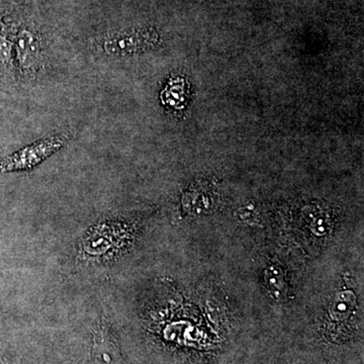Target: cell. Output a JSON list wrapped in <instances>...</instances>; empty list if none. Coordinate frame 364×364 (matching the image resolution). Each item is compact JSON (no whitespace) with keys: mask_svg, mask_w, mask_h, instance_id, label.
Masks as SVG:
<instances>
[{"mask_svg":"<svg viewBox=\"0 0 364 364\" xmlns=\"http://www.w3.org/2000/svg\"><path fill=\"white\" fill-rule=\"evenodd\" d=\"M130 240L128 224L108 220L87 231L79 243V255L87 262H108L117 258Z\"/></svg>","mask_w":364,"mask_h":364,"instance_id":"1","label":"cell"},{"mask_svg":"<svg viewBox=\"0 0 364 364\" xmlns=\"http://www.w3.org/2000/svg\"><path fill=\"white\" fill-rule=\"evenodd\" d=\"M68 134L56 135L49 138L35 142L30 145L26 146L23 149L10 155L0 163V171H28L55 154L62 149L68 142Z\"/></svg>","mask_w":364,"mask_h":364,"instance_id":"2","label":"cell"},{"mask_svg":"<svg viewBox=\"0 0 364 364\" xmlns=\"http://www.w3.org/2000/svg\"><path fill=\"white\" fill-rule=\"evenodd\" d=\"M15 58L19 71L26 77H35L43 67V41L37 32L23 28L14 42Z\"/></svg>","mask_w":364,"mask_h":364,"instance_id":"3","label":"cell"},{"mask_svg":"<svg viewBox=\"0 0 364 364\" xmlns=\"http://www.w3.org/2000/svg\"><path fill=\"white\" fill-rule=\"evenodd\" d=\"M147 32L141 30L108 32L97 41L99 52L110 58H124L147 47L150 43Z\"/></svg>","mask_w":364,"mask_h":364,"instance_id":"4","label":"cell"},{"mask_svg":"<svg viewBox=\"0 0 364 364\" xmlns=\"http://www.w3.org/2000/svg\"><path fill=\"white\" fill-rule=\"evenodd\" d=\"M93 356L95 364H117L119 347L112 330L106 325L98 327L95 336Z\"/></svg>","mask_w":364,"mask_h":364,"instance_id":"5","label":"cell"},{"mask_svg":"<svg viewBox=\"0 0 364 364\" xmlns=\"http://www.w3.org/2000/svg\"><path fill=\"white\" fill-rule=\"evenodd\" d=\"M265 281H267L270 294L276 300H287L289 287H287L285 274L280 268L276 267V265L268 267L265 271Z\"/></svg>","mask_w":364,"mask_h":364,"instance_id":"6","label":"cell"},{"mask_svg":"<svg viewBox=\"0 0 364 364\" xmlns=\"http://www.w3.org/2000/svg\"><path fill=\"white\" fill-rule=\"evenodd\" d=\"M355 300L356 298H355L354 294L349 291L338 294L330 307L331 316L334 319H344L354 308Z\"/></svg>","mask_w":364,"mask_h":364,"instance_id":"7","label":"cell"},{"mask_svg":"<svg viewBox=\"0 0 364 364\" xmlns=\"http://www.w3.org/2000/svg\"><path fill=\"white\" fill-rule=\"evenodd\" d=\"M14 43L10 42L6 37L0 35V64L8 65L12 61Z\"/></svg>","mask_w":364,"mask_h":364,"instance_id":"8","label":"cell"},{"mask_svg":"<svg viewBox=\"0 0 364 364\" xmlns=\"http://www.w3.org/2000/svg\"><path fill=\"white\" fill-rule=\"evenodd\" d=\"M0 28H1V21H0Z\"/></svg>","mask_w":364,"mask_h":364,"instance_id":"9","label":"cell"}]
</instances>
